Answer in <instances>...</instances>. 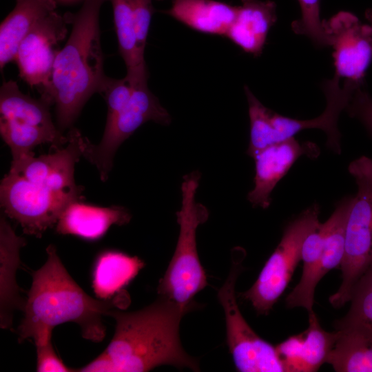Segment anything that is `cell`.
<instances>
[{
	"mask_svg": "<svg viewBox=\"0 0 372 372\" xmlns=\"http://www.w3.org/2000/svg\"><path fill=\"white\" fill-rule=\"evenodd\" d=\"M244 255L232 254L231 265L218 298L225 317L227 342L236 369L241 372H284L276 346L251 329L238 307L235 286L242 271Z\"/></svg>",
	"mask_w": 372,
	"mask_h": 372,
	"instance_id": "obj_10",
	"label": "cell"
},
{
	"mask_svg": "<svg viewBox=\"0 0 372 372\" xmlns=\"http://www.w3.org/2000/svg\"><path fill=\"white\" fill-rule=\"evenodd\" d=\"M65 147L35 157L34 153L12 160L1 182V206L24 233L41 236L55 225L64 209L81 200L83 187L74 179V167L83 156L87 138L72 128Z\"/></svg>",
	"mask_w": 372,
	"mask_h": 372,
	"instance_id": "obj_1",
	"label": "cell"
},
{
	"mask_svg": "<svg viewBox=\"0 0 372 372\" xmlns=\"http://www.w3.org/2000/svg\"><path fill=\"white\" fill-rule=\"evenodd\" d=\"M349 114L358 118L372 134V98L360 85L346 108Z\"/></svg>",
	"mask_w": 372,
	"mask_h": 372,
	"instance_id": "obj_26",
	"label": "cell"
},
{
	"mask_svg": "<svg viewBox=\"0 0 372 372\" xmlns=\"http://www.w3.org/2000/svg\"><path fill=\"white\" fill-rule=\"evenodd\" d=\"M127 105L111 120L106 121L101 141L97 145L86 141L83 156L94 165L103 181L108 178L113 160L120 145L143 124L152 121L168 125L172 118L147 84L133 87Z\"/></svg>",
	"mask_w": 372,
	"mask_h": 372,
	"instance_id": "obj_11",
	"label": "cell"
},
{
	"mask_svg": "<svg viewBox=\"0 0 372 372\" xmlns=\"http://www.w3.org/2000/svg\"><path fill=\"white\" fill-rule=\"evenodd\" d=\"M366 18L369 21V24L372 27V9H369L366 13Z\"/></svg>",
	"mask_w": 372,
	"mask_h": 372,
	"instance_id": "obj_28",
	"label": "cell"
},
{
	"mask_svg": "<svg viewBox=\"0 0 372 372\" xmlns=\"http://www.w3.org/2000/svg\"><path fill=\"white\" fill-rule=\"evenodd\" d=\"M335 329L337 338L326 363L338 372H372V336L354 326Z\"/></svg>",
	"mask_w": 372,
	"mask_h": 372,
	"instance_id": "obj_22",
	"label": "cell"
},
{
	"mask_svg": "<svg viewBox=\"0 0 372 372\" xmlns=\"http://www.w3.org/2000/svg\"><path fill=\"white\" fill-rule=\"evenodd\" d=\"M241 1L226 37L244 52L258 56L269 30L276 21V6L269 0Z\"/></svg>",
	"mask_w": 372,
	"mask_h": 372,
	"instance_id": "obj_17",
	"label": "cell"
},
{
	"mask_svg": "<svg viewBox=\"0 0 372 372\" xmlns=\"http://www.w3.org/2000/svg\"><path fill=\"white\" fill-rule=\"evenodd\" d=\"M337 338L336 331L329 333L320 324L313 311L309 312V326L276 346L284 372H314L326 363Z\"/></svg>",
	"mask_w": 372,
	"mask_h": 372,
	"instance_id": "obj_15",
	"label": "cell"
},
{
	"mask_svg": "<svg viewBox=\"0 0 372 372\" xmlns=\"http://www.w3.org/2000/svg\"><path fill=\"white\" fill-rule=\"evenodd\" d=\"M55 0H17L0 26V68L14 60L22 39L42 19L55 11Z\"/></svg>",
	"mask_w": 372,
	"mask_h": 372,
	"instance_id": "obj_20",
	"label": "cell"
},
{
	"mask_svg": "<svg viewBox=\"0 0 372 372\" xmlns=\"http://www.w3.org/2000/svg\"><path fill=\"white\" fill-rule=\"evenodd\" d=\"M238 9L216 0H172L164 12L195 31L226 37Z\"/></svg>",
	"mask_w": 372,
	"mask_h": 372,
	"instance_id": "obj_18",
	"label": "cell"
},
{
	"mask_svg": "<svg viewBox=\"0 0 372 372\" xmlns=\"http://www.w3.org/2000/svg\"><path fill=\"white\" fill-rule=\"evenodd\" d=\"M363 83L346 80L340 85L336 74L322 82L327 106L321 114L309 120H299L280 115L265 107L251 90L246 92L250 119V140L247 153L253 156L271 145L295 136L307 129H320L327 136V145L335 154L341 153V134L338 127L339 116L346 110L355 90Z\"/></svg>",
	"mask_w": 372,
	"mask_h": 372,
	"instance_id": "obj_6",
	"label": "cell"
},
{
	"mask_svg": "<svg viewBox=\"0 0 372 372\" xmlns=\"http://www.w3.org/2000/svg\"><path fill=\"white\" fill-rule=\"evenodd\" d=\"M200 174L183 176L182 201L176 212L179 235L174 255L158 286V294L184 307L192 309L195 296L207 285V276L198 254L196 231L209 216L208 209L196 202Z\"/></svg>",
	"mask_w": 372,
	"mask_h": 372,
	"instance_id": "obj_5",
	"label": "cell"
},
{
	"mask_svg": "<svg viewBox=\"0 0 372 372\" xmlns=\"http://www.w3.org/2000/svg\"><path fill=\"white\" fill-rule=\"evenodd\" d=\"M301 8V17L291 23L293 31L307 36L319 48L329 46L320 19V0H298Z\"/></svg>",
	"mask_w": 372,
	"mask_h": 372,
	"instance_id": "obj_24",
	"label": "cell"
},
{
	"mask_svg": "<svg viewBox=\"0 0 372 372\" xmlns=\"http://www.w3.org/2000/svg\"><path fill=\"white\" fill-rule=\"evenodd\" d=\"M46 251V262L32 274L24 318L17 330L19 340L31 338L35 344L45 343L52 338L56 326L73 322L79 325L85 339L102 341L105 335L102 317L118 302L90 297L70 276L54 246L49 245Z\"/></svg>",
	"mask_w": 372,
	"mask_h": 372,
	"instance_id": "obj_3",
	"label": "cell"
},
{
	"mask_svg": "<svg viewBox=\"0 0 372 372\" xmlns=\"http://www.w3.org/2000/svg\"><path fill=\"white\" fill-rule=\"evenodd\" d=\"M145 266L137 256L108 250L101 253L92 272V288L101 300H107L119 292L136 276Z\"/></svg>",
	"mask_w": 372,
	"mask_h": 372,
	"instance_id": "obj_21",
	"label": "cell"
},
{
	"mask_svg": "<svg viewBox=\"0 0 372 372\" xmlns=\"http://www.w3.org/2000/svg\"><path fill=\"white\" fill-rule=\"evenodd\" d=\"M322 26L329 46L333 49L335 74L346 80L363 83L372 59V29L353 13L341 11Z\"/></svg>",
	"mask_w": 372,
	"mask_h": 372,
	"instance_id": "obj_12",
	"label": "cell"
},
{
	"mask_svg": "<svg viewBox=\"0 0 372 372\" xmlns=\"http://www.w3.org/2000/svg\"><path fill=\"white\" fill-rule=\"evenodd\" d=\"M319 207L305 209L285 228L281 240L247 291L239 293L259 314L267 315L287 288L301 260L303 242L320 224Z\"/></svg>",
	"mask_w": 372,
	"mask_h": 372,
	"instance_id": "obj_9",
	"label": "cell"
},
{
	"mask_svg": "<svg viewBox=\"0 0 372 372\" xmlns=\"http://www.w3.org/2000/svg\"><path fill=\"white\" fill-rule=\"evenodd\" d=\"M107 0H85L74 14H66L72 28L54 60L48 87L42 95L56 107L58 128L71 127L84 105L99 93L106 77L101 44L99 13Z\"/></svg>",
	"mask_w": 372,
	"mask_h": 372,
	"instance_id": "obj_4",
	"label": "cell"
},
{
	"mask_svg": "<svg viewBox=\"0 0 372 372\" xmlns=\"http://www.w3.org/2000/svg\"><path fill=\"white\" fill-rule=\"evenodd\" d=\"M25 244L24 238L18 236L4 216L0 223L1 256V327L9 329L12 325L13 312L23 309L19 296L15 275L19 264V251Z\"/></svg>",
	"mask_w": 372,
	"mask_h": 372,
	"instance_id": "obj_19",
	"label": "cell"
},
{
	"mask_svg": "<svg viewBox=\"0 0 372 372\" xmlns=\"http://www.w3.org/2000/svg\"><path fill=\"white\" fill-rule=\"evenodd\" d=\"M35 345L37 349V371H74V370L67 366L56 354L52 344V338L45 343Z\"/></svg>",
	"mask_w": 372,
	"mask_h": 372,
	"instance_id": "obj_27",
	"label": "cell"
},
{
	"mask_svg": "<svg viewBox=\"0 0 372 372\" xmlns=\"http://www.w3.org/2000/svg\"><path fill=\"white\" fill-rule=\"evenodd\" d=\"M134 87L125 77L112 79L106 76L100 90L107 107L106 121L114 118L129 102Z\"/></svg>",
	"mask_w": 372,
	"mask_h": 372,
	"instance_id": "obj_25",
	"label": "cell"
},
{
	"mask_svg": "<svg viewBox=\"0 0 372 372\" xmlns=\"http://www.w3.org/2000/svg\"><path fill=\"white\" fill-rule=\"evenodd\" d=\"M318 154L314 143H300L294 137L259 150L252 156L256 169L254 187L248 193L247 200L254 206L268 208L273 189L295 161L302 155L316 158Z\"/></svg>",
	"mask_w": 372,
	"mask_h": 372,
	"instance_id": "obj_14",
	"label": "cell"
},
{
	"mask_svg": "<svg viewBox=\"0 0 372 372\" xmlns=\"http://www.w3.org/2000/svg\"><path fill=\"white\" fill-rule=\"evenodd\" d=\"M347 315L335 322V328L357 327L372 336V261L355 285Z\"/></svg>",
	"mask_w": 372,
	"mask_h": 372,
	"instance_id": "obj_23",
	"label": "cell"
},
{
	"mask_svg": "<svg viewBox=\"0 0 372 372\" xmlns=\"http://www.w3.org/2000/svg\"><path fill=\"white\" fill-rule=\"evenodd\" d=\"M190 309L160 296L136 311L110 309L107 316L116 320L112 339L98 357L75 371L143 372L161 365L199 371L180 340L181 318Z\"/></svg>",
	"mask_w": 372,
	"mask_h": 372,
	"instance_id": "obj_2",
	"label": "cell"
},
{
	"mask_svg": "<svg viewBox=\"0 0 372 372\" xmlns=\"http://www.w3.org/2000/svg\"><path fill=\"white\" fill-rule=\"evenodd\" d=\"M131 218L124 207H99L79 200L64 209L56 223V231L60 234L96 240L103 237L112 225H126Z\"/></svg>",
	"mask_w": 372,
	"mask_h": 372,
	"instance_id": "obj_16",
	"label": "cell"
},
{
	"mask_svg": "<svg viewBox=\"0 0 372 372\" xmlns=\"http://www.w3.org/2000/svg\"><path fill=\"white\" fill-rule=\"evenodd\" d=\"M68 23L67 15L54 11L39 21L21 41L14 61L20 76L31 87L42 86L43 90L48 87Z\"/></svg>",
	"mask_w": 372,
	"mask_h": 372,
	"instance_id": "obj_13",
	"label": "cell"
},
{
	"mask_svg": "<svg viewBox=\"0 0 372 372\" xmlns=\"http://www.w3.org/2000/svg\"><path fill=\"white\" fill-rule=\"evenodd\" d=\"M349 172L357 185V194L347 218L344 256L340 265L342 282L329 297L340 308L350 300L352 290L372 261V158L361 156L352 161Z\"/></svg>",
	"mask_w": 372,
	"mask_h": 372,
	"instance_id": "obj_8",
	"label": "cell"
},
{
	"mask_svg": "<svg viewBox=\"0 0 372 372\" xmlns=\"http://www.w3.org/2000/svg\"><path fill=\"white\" fill-rule=\"evenodd\" d=\"M50 99H35L21 92L16 81H4L0 89V134L11 149L12 160L33 154L32 149L44 143L56 148L68 137L52 119Z\"/></svg>",
	"mask_w": 372,
	"mask_h": 372,
	"instance_id": "obj_7",
	"label": "cell"
}]
</instances>
